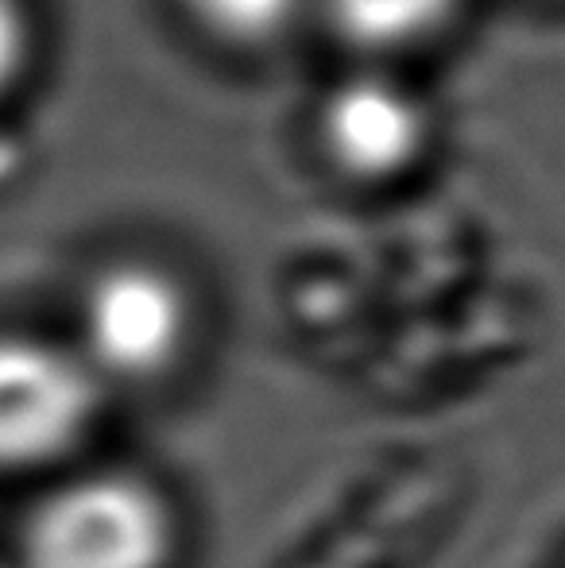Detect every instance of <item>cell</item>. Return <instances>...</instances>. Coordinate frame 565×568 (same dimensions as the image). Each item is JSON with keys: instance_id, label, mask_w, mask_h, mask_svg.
<instances>
[{"instance_id": "cell-8", "label": "cell", "mask_w": 565, "mask_h": 568, "mask_svg": "<svg viewBox=\"0 0 565 568\" xmlns=\"http://www.w3.org/2000/svg\"><path fill=\"white\" fill-rule=\"evenodd\" d=\"M0 568H8V565H0Z\"/></svg>"}, {"instance_id": "cell-1", "label": "cell", "mask_w": 565, "mask_h": 568, "mask_svg": "<svg viewBox=\"0 0 565 568\" xmlns=\"http://www.w3.org/2000/svg\"><path fill=\"white\" fill-rule=\"evenodd\" d=\"M174 510L148 479L98 471L39 499L23 526V568H167Z\"/></svg>"}, {"instance_id": "cell-3", "label": "cell", "mask_w": 565, "mask_h": 568, "mask_svg": "<svg viewBox=\"0 0 565 568\" xmlns=\"http://www.w3.org/2000/svg\"><path fill=\"white\" fill-rule=\"evenodd\" d=\"M190 302L171 275L148 263H121L98 275L82 302V359L93 375L151 383L182 359Z\"/></svg>"}, {"instance_id": "cell-4", "label": "cell", "mask_w": 565, "mask_h": 568, "mask_svg": "<svg viewBox=\"0 0 565 568\" xmlns=\"http://www.w3.org/2000/svg\"><path fill=\"white\" fill-rule=\"evenodd\" d=\"M423 113L415 98L384 78H356L330 98L322 116L325 148L345 171L364 179L395 174L423 148Z\"/></svg>"}, {"instance_id": "cell-7", "label": "cell", "mask_w": 565, "mask_h": 568, "mask_svg": "<svg viewBox=\"0 0 565 568\" xmlns=\"http://www.w3.org/2000/svg\"><path fill=\"white\" fill-rule=\"evenodd\" d=\"M23 51H28V23L16 0H0V90L16 78Z\"/></svg>"}, {"instance_id": "cell-6", "label": "cell", "mask_w": 565, "mask_h": 568, "mask_svg": "<svg viewBox=\"0 0 565 568\" xmlns=\"http://www.w3.org/2000/svg\"><path fill=\"white\" fill-rule=\"evenodd\" d=\"M190 12L233 43H264L291 23L299 0H186Z\"/></svg>"}, {"instance_id": "cell-5", "label": "cell", "mask_w": 565, "mask_h": 568, "mask_svg": "<svg viewBox=\"0 0 565 568\" xmlns=\"http://www.w3.org/2000/svg\"><path fill=\"white\" fill-rule=\"evenodd\" d=\"M457 0H330L333 23L361 47H403L430 36Z\"/></svg>"}, {"instance_id": "cell-2", "label": "cell", "mask_w": 565, "mask_h": 568, "mask_svg": "<svg viewBox=\"0 0 565 568\" xmlns=\"http://www.w3.org/2000/svg\"><path fill=\"white\" fill-rule=\"evenodd\" d=\"M98 375L82 356L36 337H0V471L43 468L85 442Z\"/></svg>"}]
</instances>
